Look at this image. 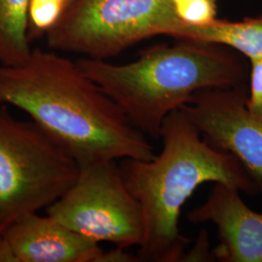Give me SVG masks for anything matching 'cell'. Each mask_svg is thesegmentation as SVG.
<instances>
[{"label":"cell","instance_id":"5","mask_svg":"<svg viewBox=\"0 0 262 262\" xmlns=\"http://www.w3.org/2000/svg\"><path fill=\"white\" fill-rule=\"evenodd\" d=\"M183 25L171 0H79L45 37L51 50L106 60Z\"/></svg>","mask_w":262,"mask_h":262},{"label":"cell","instance_id":"4","mask_svg":"<svg viewBox=\"0 0 262 262\" xmlns=\"http://www.w3.org/2000/svg\"><path fill=\"white\" fill-rule=\"evenodd\" d=\"M79 164L32 121L0 107V235L23 215L37 213L64 194Z\"/></svg>","mask_w":262,"mask_h":262},{"label":"cell","instance_id":"14","mask_svg":"<svg viewBox=\"0 0 262 262\" xmlns=\"http://www.w3.org/2000/svg\"><path fill=\"white\" fill-rule=\"evenodd\" d=\"M247 106L253 115L262 117V57L249 61Z\"/></svg>","mask_w":262,"mask_h":262},{"label":"cell","instance_id":"10","mask_svg":"<svg viewBox=\"0 0 262 262\" xmlns=\"http://www.w3.org/2000/svg\"><path fill=\"white\" fill-rule=\"evenodd\" d=\"M171 36L229 48L251 61L262 57V14L239 21L216 19L205 26L183 25Z\"/></svg>","mask_w":262,"mask_h":262},{"label":"cell","instance_id":"1","mask_svg":"<svg viewBox=\"0 0 262 262\" xmlns=\"http://www.w3.org/2000/svg\"><path fill=\"white\" fill-rule=\"evenodd\" d=\"M0 105H11L78 164L103 159H154L147 136L76 61L32 50L18 66H0Z\"/></svg>","mask_w":262,"mask_h":262},{"label":"cell","instance_id":"12","mask_svg":"<svg viewBox=\"0 0 262 262\" xmlns=\"http://www.w3.org/2000/svg\"><path fill=\"white\" fill-rule=\"evenodd\" d=\"M79 0H31L28 36L30 41L45 36L68 10Z\"/></svg>","mask_w":262,"mask_h":262},{"label":"cell","instance_id":"6","mask_svg":"<svg viewBox=\"0 0 262 262\" xmlns=\"http://www.w3.org/2000/svg\"><path fill=\"white\" fill-rule=\"evenodd\" d=\"M47 215L94 241L127 249L144 236L139 203L125 186L117 160L79 164L74 183L46 209Z\"/></svg>","mask_w":262,"mask_h":262},{"label":"cell","instance_id":"17","mask_svg":"<svg viewBox=\"0 0 262 262\" xmlns=\"http://www.w3.org/2000/svg\"><path fill=\"white\" fill-rule=\"evenodd\" d=\"M0 262H17V258L8 243L0 235Z\"/></svg>","mask_w":262,"mask_h":262},{"label":"cell","instance_id":"8","mask_svg":"<svg viewBox=\"0 0 262 262\" xmlns=\"http://www.w3.org/2000/svg\"><path fill=\"white\" fill-rule=\"evenodd\" d=\"M241 191L215 183L206 201L187 213L193 225L211 223L217 231L219 243L213 250L223 262H262V213L247 205Z\"/></svg>","mask_w":262,"mask_h":262},{"label":"cell","instance_id":"9","mask_svg":"<svg viewBox=\"0 0 262 262\" xmlns=\"http://www.w3.org/2000/svg\"><path fill=\"white\" fill-rule=\"evenodd\" d=\"M1 237L17 262H98L104 251L98 242L37 213L23 215Z\"/></svg>","mask_w":262,"mask_h":262},{"label":"cell","instance_id":"16","mask_svg":"<svg viewBox=\"0 0 262 262\" xmlns=\"http://www.w3.org/2000/svg\"><path fill=\"white\" fill-rule=\"evenodd\" d=\"M126 249L116 247L111 251L105 252L101 254L98 262H136L140 261L137 255H133L125 251Z\"/></svg>","mask_w":262,"mask_h":262},{"label":"cell","instance_id":"3","mask_svg":"<svg viewBox=\"0 0 262 262\" xmlns=\"http://www.w3.org/2000/svg\"><path fill=\"white\" fill-rule=\"evenodd\" d=\"M159 45L126 64L84 57L81 70L146 136L160 138L165 118L207 89L248 84L250 63L229 48L190 40Z\"/></svg>","mask_w":262,"mask_h":262},{"label":"cell","instance_id":"7","mask_svg":"<svg viewBox=\"0 0 262 262\" xmlns=\"http://www.w3.org/2000/svg\"><path fill=\"white\" fill-rule=\"evenodd\" d=\"M248 84L207 89L181 109L212 147L238 159L262 194V117L247 106Z\"/></svg>","mask_w":262,"mask_h":262},{"label":"cell","instance_id":"2","mask_svg":"<svg viewBox=\"0 0 262 262\" xmlns=\"http://www.w3.org/2000/svg\"><path fill=\"white\" fill-rule=\"evenodd\" d=\"M160 138L162 149L154 159H123L119 164L143 216L139 260L182 261L189 239L180 231V215L197 187L223 183L249 196L259 192L241 162L204 140L182 109L165 118Z\"/></svg>","mask_w":262,"mask_h":262},{"label":"cell","instance_id":"13","mask_svg":"<svg viewBox=\"0 0 262 262\" xmlns=\"http://www.w3.org/2000/svg\"><path fill=\"white\" fill-rule=\"evenodd\" d=\"M185 25L205 26L216 19L217 0H171Z\"/></svg>","mask_w":262,"mask_h":262},{"label":"cell","instance_id":"15","mask_svg":"<svg viewBox=\"0 0 262 262\" xmlns=\"http://www.w3.org/2000/svg\"><path fill=\"white\" fill-rule=\"evenodd\" d=\"M213 251L209 243V235L205 229H202L197 236L196 242L189 252L184 254L182 261L199 262L214 261Z\"/></svg>","mask_w":262,"mask_h":262},{"label":"cell","instance_id":"11","mask_svg":"<svg viewBox=\"0 0 262 262\" xmlns=\"http://www.w3.org/2000/svg\"><path fill=\"white\" fill-rule=\"evenodd\" d=\"M31 0H0V66H18L32 52L28 36Z\"/></svg>","mask_w":262,"mask_h":262}]
</instances>
